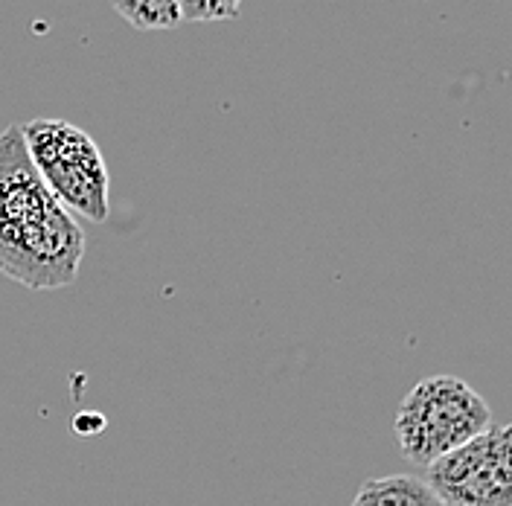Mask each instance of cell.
<instances>
[{
    "instance_id": "6da1fadb",
    "label": "cell",
    "mask_w": 512,
    "mask_h": 506,
    "mask_svg": "<svg viewBox=\"0 0 512 506\" xmlns=\"http://www.w3.org/2000/svg\"><path fill=\"white\" fill-rule=\"evenodd\" d=\"M85 233L44 187L21 126L0 131V274L30 291L76 283Z\"/></svg>"
},
{
    "instance_id": "7a4b0ae2",
    "label": "cell",
    "mask_w": 512,
    "mask_h": 506,
    "mask_svg": "<svg viewBox=\"0 0 512 506\" xmlns=\"http://www.w3.org/2000/svg\"><path fill=\"white\" fill-rule=\"evenodd\" d=\"M489 425L492 411L472 384L457 376H431L402 399L393 431L402 457L416 469H428Z\"/></svg>"
},
{
    "instance_id": "3957f363",
    "label": "cell",
    "mask_w": 512,
    "mask_h": 506,
    "mask_svg": "<svg viewBox=\"0 0 512 506\" xmlns=\"http://www.w3.org/2000/svg\"><path fill=\"white\" fill-rule=\"evenodd\" d=\"M24 146L44 187L67 213L105 222L111 216L108 166L94 137L67 120H30L21 126Z\"/></svg>"
},
{
    "instance_id": "277c9868",
    "label": "cell",
    "mask_w": 512,
    "mask_h": 506,
    "mask_svg": "<svg viewBox=\"0 0 512 506\" xmlns=\"http://www.w3.org/2000/svg\"><path fill=\"white\" fill-rule=\"evenodd\" d=\"M510 425H489L475 440L425 469V483L446 506H512Z\"/></svg>"
},
{
    "instance_id": "5b68a950",
    "label": "cell",
    "mask_w": 512,
    "mask_h": 506,
    "mask_svg": "<svg viewBox=\"0 0 512 506\" xmlns=\"http://www.w3.org/2000/svg\"><path fill=\"white\" fill-rule=\"evenodd\" d=\"M350 506H443L431 486L414 475L370 477L361 483Z\"/></svg>"
},
{
    "instance_id": "8992f818",
    "label": "cell",
    "mask_w": 512,
    "mask_h": 506,
    "mask_svg": "<svg viewBox=\"0 0 512 506\" xmlns=\"http://www.w3.org/2000/svg\"><path fill=\"white\" fill-rule=\"evenodd\" d=\"M111 6L137 30H175L181 24L178 0H111Z\"/></svg>"
},
{
    "instance_id": "52a82bcc",
    "label": "cell",
    "mask_w": 512,
    "mask_h": 506,
    "mask_svg": "<svg viewBox=\"0 0 512 506\" xmlns=\"http://www.w3.org/2000/svg\"><path fill=\"white\" fill-rule=\"evenodd\" d=\"M242 0H178L181 21H230L239 18Z\"/></svg>"
},
{
    "instance_id": "ba28073f",
    "label": "cell",
    "mask_w": 512,
    "mask_h": 506,
    "mask_svg": "<svg viewBox=\"0 0 512 506\" xmlns=\"http://www.w3.org/2000/svg\"><path fill=\"white\" fill-rule=\"evenodd\" d=\"M443 506H446V504H443Z\"/></svg>"
}]
</instances>
